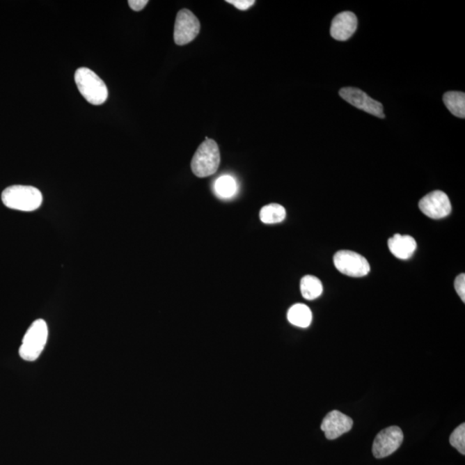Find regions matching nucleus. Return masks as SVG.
<instances>
[{"instance_id": "obj_21", "label": "nucleus", "mask_w": 465, "mask_h": 465, "mask_svg": "<svg viewBox=\"0 0 465 465\" xmlns=\"http://www.w3.org/2000/svg\"><path fill=\"white\" fill-rule=\"evenodd\" d=\"M130 8L134 12H140L148 3V0H129L128 2Z\"/></svg>"}, {"instance_id": "obj_11", "label": "nucleus", "mask_w": 465, "mask_h": 465, "mask_svg": "<svg viewBox=\"0 0 465 465\" xmlns=\"http://www.w3.org/2000/svg\"><path fill=\"white\" fill-rule=\"evenodd\" d=\"M358 19L354 13L344 12L333 18L330 34L337 41H347L357 31Z\"/></svg>"}, {"instance_id": "obj_17", "label": "nucleus", "mask_w": 465, "mask_h": 465, "mask_svg": "<svg viewBox=\"0 0 465 465\" xmlns=\"http://www.w3.org/2000/svg\"><path fill=\"white\" fill-rule=\"evenodd\" d=\"M216 194L223 198L232 197L237 190L234 178L228 175L221 176L216 180L215 184Z\"/></svg>"}, {"instance_id": "obj_18", "label": "nucleus", "mask_w": 465, "mask_h": 465, "mask_svg": "<svg viewBox=\"0 0 465 465\" xmlns=\"http://www.w3.org/2000/svg\"><path fill=\"white\" fill-rule=\"evenodd\" d=\"M450 445L464 455L465 454V424H461L453 431L450 437Z\"/></svg>"}, {"instance_id": "obj_8", "label": "nucleus", "mask_w": 465, "mask_h": 465, "mask_svg": "<svg viewBox=\"0 0 465 465\" xmlns=\"http://www.w3.org/2000/svg\"><path fill=\"white\" fill-rule=\"evenodd\" d=\"M340 95L352 107L377 118H384L383 104L372 99L363 90L354 87H345L340 90Z\"/></svg>"}, {"instance_id": "obj_19", "label": "nucleus", "mask_w": 465, "mask_h": 465, "mask_svg": "<svg viewBox=\"0 0 465 465\" xmlns=\"http://www.w3.org/2000/svg\"><path fill=\"white\" fill-rule=\"evenodd\" d=\"M454 286H455L456 292L459 294L460 299L462 301H465V275L464 274L457 276L455 283H454Z\"/></svg>"}, {"instance_id": "obj_7", "label": "nucleus", "mask_w": 465, "mask_h": 465, "mask_svg": "<svg viewBox=\"0 0 465 465\" xmlns=\"http://www.w3.org/2000/svg\"><path fill=\"white\" fill-rule=\"evenodd\" d=\"M404 435L399 427L385 428L377 435L372 446V453L377 459L391 456L402 446Z\"/></svg>"}, {"instance_id": "obj_16", "label": "nucleus", "mask_w": 465, "mask_h": 465, "mask_svg": "<svg viewBox=\"0 0 465 465\" xmlns=\"http://www.w3.org/2000/svg\"><path fill=\"white\" fill-rule=\"evenodd\" d=\"M285 209L278 203H271V205L264 206L260 212L261 221L266 224L281 223L285 220Z\"/></svg>"}, {"instance_id": "obj_20", "label": "nucleus", "mask_w": 465, "mask_h": 465, "mask_svg": "<svg viewBox=\"0 0 465 465\" xmlns=\"http://www.w3.org/2000/svg\"><path fill=\"white\" fill-rule=\"evenodd\" d=\"M227 3L236 7L241 10H246L253 6L255 1L254 0H227Z\"/></svg>"}, {"instance_id": "obj_10", "label": "nucleus", "mask_w": 465, "mask_h": 465, "mask_svg": "<svg viewBox=\"0 0 465 465\" xmlns=\"http://www.w3.org/2000/svg\"><path fill=\"white\" fill-rule=\"evenodd\" d=\"M354 426V420L343 413L333 410L326 416L322 423V430L326 438L333 441L350 431Z\"/></svg>"}, {"instance_id": "obj_6", "label": "nucleus", "mask_w": 465, "mask_h": 465, "mask_svg": "<svg viewBox=\"0 0 465 465\" xmlns=\"http://www.w3.org/2000/svg\"><path fill=\"white\" fill-rule=\"evenodd\" d=\"M200 31L198 18L188 9L180 10L177 14L174 25V42L183 46L194 41Z\"/></svg>"}, {"instance_id": "obj_14", "label": "nucleus", "mask_w": 465, "mask_h": 465, "mask_svg": "<svg viewBox=\"0 0 465 465\" xmlns=\"http://www.w3.org/2000/svg\"><path fill=\"white\" fill-rule=\"evenodd\" d=\"M301 295L307 300H315L322 295L323 286L321 281L314 276H305L301 281Z\"/></svg>"}, {"instance_id": "obj_5", "label": "nucleus", "mask_w": 465, "mask_h": 465, "mask_svg": "<svg viewBox=\"0 0 465 465\" xmlns=\"http://www.w3.org/2000/svg\"><path fill=\"white\" fill-rule=\"evenodd\" d=\"M333 263L341 274L352 278L365 277L370 270L365 258L352 251H339L333 257Z\"/></svg>"}, {"instance_id": "obj_1", "label": "nucleus", "mask_w": 465, "mask_h": 465, "mask_svg": "<svg viewBox=\"0 0 465 465\" xmlns=\"http://www.w3.org/2000/svg\"><path fill=\"white\" fill-rule=\"evenodd\" d=\"M1 199L7 208L30 212L42 205V194L33 187L13 185L3 191Z\"/></svg>"}, {"instance_id": "obj_2", "label": "nucleus", "mask_w": 465, "mask_h": 465, "mask_svg": "<svg viewBox=\"0 0 465 465\" xmlns=\"http://www.w3.org/2000/svg\"><path fill=\"white\" fill-rule=\"evenodd\" d=\"M74 79L79 93L93 105L103 104L108 99L105 83L89 68H81L75 72Z\"/></svg>"}, {"instance_id": "obj_12", "label": "nucleus", "mask_w": 465, "mask_h": 465, "mask_svg": "<svg viewBox=\"0 0 465 465\" xmlns=\"http://www.w3.org/2000/svg\"><path fill=\"white\" fill-rule=\"evenodd\" d=\"M388 249L395 257L400 260H409L416 252V239L409 235H395L388 239Z\"/></svg>"}, {"instance_id": "obj_15", "label": "nucleus", "mask_w": 465, "mask_h": 465, "mask_svg": "<svg viewBox=\"0 0 465 465\" xmlns=\"http://www.w3.org/2000/svg\"><path fill=\"white\" fill-rule=\"evenodd\" d=\"M446 108L457 118H465V94L462 92H449L444 95Z\"/></svg>"}, {"instance_id": "obj_9", "label": "nucleus", "mask_w": 465, "mask_h": 465, "mask_svg": "<svg viewBox=\"0 0 465 465\" xmlns=\"http://www.w3.org/2000/svg\"><path fill=\"white\" fill-rule=\"evenodd\" d=\"M420 212L432 219H441L452 212L448 196L441 191H434L425 196L419 203Z\"/></svg>"}, {"instance_id": "obj_13", "label": "nucleus", "mask_w": 465, "mask_h": 465, "mask_svg": "<svg viewBox=\"0 0 465 465\" xmlns=\"http://www.w3.org/2000/svg\"><path fill=\"white\" fill-rule=\"evenodd\" d=\"M287 317L292 325L305 329L311 324L312 312L307 305L297 304L290 308Z\"/></svg>"}, {"instance_id": "obj_3", "label": "nucleus", "mask_w": 465, "mask_h": 465, "mask_svg": "<svg viewBox=\"0 0 465 465\" xmlns=\"http://www.w3.org/2000/svg\"><path fill=\"white\" fill-rule=\"evenodd\" d=\"M49 329L45 320H36L24 334L19 355L25 361H36L42 354L48 340Z\"/></svg>"}, {"instance_id": "obj_4", "label": "nucleus", "mask_w": 465, "mask_h": 465, "mask_svg": "<svg viewBox=\"0 0 465 465\" xmlns=\"http://www.w3.org/2000/svg\"><path fill=\"white\" fill-rule=\"evenodd\" d=\"M221 161L220 150L215 141L206 137L196 151L191 163L192 172L198 178H205L216 173Z\"/></svg>"}]
</instances>
